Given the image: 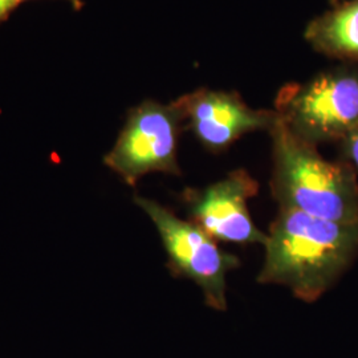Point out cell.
Listing matches in <instances>:
<instances>
[{"label": "cell", "mask_w": 358, "mask_h": 358, "mask_svg": "<svg viewBox=\"0 0 358 358\" xmlns=\"http://www.w3.org/2000/svg\"><path fill=\"white\" fill-rule=\"evenodd\" d=\"M262 284H279L307 303L316 301L358 255V224H341L279 210L267 234Z\"/></svg>", "instance_id": "cell-1"}, {"label": "cell", "mask_w": 358, "mask_h": 358, "mask_svg": "<svg viewBox=\"0 0 358 358\" xmlns=\"http://www.w3.org/2000/svg\"><path fill=\"white\" fill-rule=\"evenodd\" d=\"M272 195L279 210L304 213L341 224H358V180L344 159L328 161L317 146L299 140L278 120L269 130Z\"/></svg>", "instance_id": "cell-2"}, {"label": "cell", "mask_w": 358, "mask_h": 358, "mask_svg": "<svg viewBox=\"0 0 358 358\" xmlns=\"http://www.w3.org/2000/svg\"><path fill=\"white\" fill-rule=\"evenodd\" d=\"M309 145L340 142L358 124V63H340L279 90L273 109Z\"/></svg>", "instance_id": "cell-3"}, {"label": "cell", "mask_w": 358, "mask_h": 358, "mask_svg": "<svg viewBox=\"0 0 358 358\" xmlns=\"http://www.w3.org/2000/svg\"><path fill=\"white\" fill-rule=\"evenodd\" d=\"M183 127L185 113L177 100H145L129 110L115 146L103 157V165L130 187L152 173L180 176L177 152Z\"/></svg>", "instance_id": "cell-4"}, {"label": "cell", "mask_w": 358, "mask_h": 358, "mask_svg": "<svg viewBox=\"0 0 358 358\" xmlns=\"http://www.w3.org/2000/svg\"><path fill=\"white\" fill-rule=\"evenodd\" d=\"M134 203L150 217L164 244L169 268L195 282L206 304L217 310L227 309V273L239 267L236 256L219 248L217 241L190 220H183L157 201L134 195Z\"/></svg>", "instance_id": "cell-5"}, {"label": "cell", "mask_w": 358, "mask_h": 358, "mask_svg": "<svg viewBox=\"0 0 358 358\" xmlns=\"http://www.w3.org/2000/svg\"><path fill=\"white\" fill-rule=\"evenodd\" d=\"M257 192L255 179L247 170L238 169L205 189H187L183 199L189 220L213 239L266 245L267 234L256 227L248 211V201Z\"/></svg>", "instance_id": "cell-6"}, {"label": "cell", "mask_w": 358, "mask_h": 358, "mask_svg": "<svg viewBox=\"0 0 358 358\" xmlns=\"http://www.w3.org/2000/svg\"><path fill=\"white\" fill-rule=\"evenodd\" d=\"M196 140L211 153H220L242 136L273 128L278 113L269 109H254L235 92L199 88L177 99Z\"/></svg>", "instance_id": "cell-7"}, {"label": "cell", "mask_w": 358, "mask_h": 358, "mask_svg": "<svg viewBox=\"0 0 358 358\" xmlns=\"http://www.w3.org/2000/svg\"><path fill=\"white\" fill-rule=\"evenodd\" d=\"M304 38L321 55L341 63H358V0L338 1L310 20Z\"/></svg>", "instance_id": "cell-8"}, {"label": "cell", "mask_w": 358, "mask_h": 358, "mask_svg": "<svg viewBox=\"0 0 358 358\" xmlns=\"http://www.w3.org/2000/svg\"><path fill=\"white\" fill-rule=\"evenodd\" d=\"M338 143L343 159L358 171V124Z\"/></svg>", "instance_id": "cell-9"}, {"label": "cell", "mask_w": 358, "mask_h": 358, "mask_svg": "<svg viewBox=\"0 0 358 358\" xmlns=\"http://www.w3.org/2000/svg\"><path fill=\"white\" fill-rule=\"evenodd\" d=\"M20 3L22 0H0V23L6 20Z\"/></svg>", "instance_id": "cell-10"}, {"label": "cell", "mask_w": 358, "mask_h": 358, "mask_svg": "<svg viewBox=\"0 0 358 358\" xmlns=\"http://www.w3.org/2000/svg\"><path fill=\"white\" fill-rule=\"evenodd\" d=\"M22 1H26V0H22ZM66 1H69L75 10H80L84 6V3L81 0H66Z\"/></svg>", "instance_id": "cell-11"}, {"label": "cell", "mask_w": 358, "mask_h": 358, "mask_svg": "<svg viewBox=\"0 0 358 358\" xmlns=\"http://www.w3.org/2000/svg\"><path fill=\"white\" fill-rule=\"evenodd\" d=\"M338 1H340V0H331V4H332V6H334V4H337Z\"/></svg>", "instance_id": "cell-12"}]
</instances>
